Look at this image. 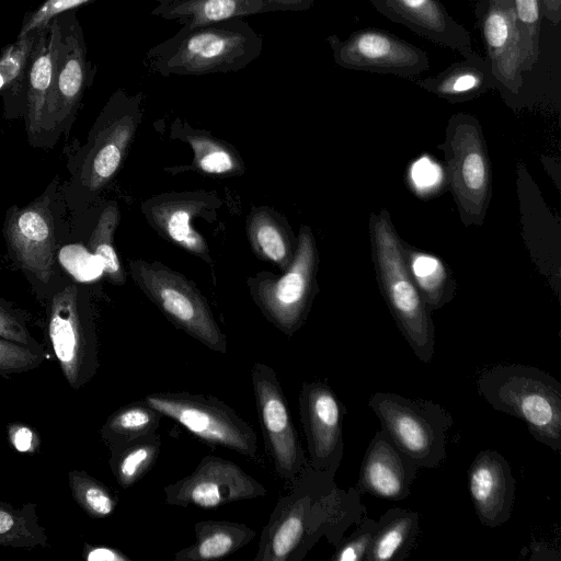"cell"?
Listing matches in <instances>:
<instances>
[{"mask_svg": "<svg viewBox=\"0 0 561 561\" xmlns=\"http://www.w3.org/2000/svg\"><path fill=\"white\" fill-rule=\"evenodd\" d=\"M334 477L306 466L277 501L254 561H301L321 538L335 547L351 526L367 516L360 493L354 486L339 488Z\"/></svg>", "mask_w": 561, "mask_h": 561, "instance_id": "6da1fadb", "label": "cell"}, {"mask_svg": "<svg viewBox=\"0 0 561 561\" xmlns=\"http://www.w3.org/2000/svg\"><path fill=\"white\" fill-rule=\"evenodd\" d=\"M262 36L243 19L182 26L149 48L142 65L162 77L238 72L260 57Z\"/></svg>", "mask_w": 561, "mask_h": 561, "instance_id": "7a4b0ae2", "label": "cell"}, {"mask_svg": "<svg viewBox=\"0 0 561 561\" xmlns=\"http://www.w3.org/2000/svg\"><path fill=\"white\" fill-rule=\"evenodd\" d=\"M479 394L496 411L522 420L531 436L561 450V383L534 366L500 364L482 371Z\"/></svg>", "mask_w": 561, "mask_h": 561, "instance_id": "3957f363", "label": "cell"}, {"mask_svg": "<svg viewBox=\"0 0 561 561\" xmlns=\"http://www.w3.org/2000/svg\"><path fill=\"white\" fill-rule=\"evenodd\" d=\"M369 226L373 255L383 297L416 357L428 364L435 345L431 309L410 275L403 243L386 210L371 215Z\"/></svg>", "mask_w": 561, "mask_h": 561, "instance_id": "277c9868", "label": "cell"}, {"mask_svg": "<svg viewBox=\"0 0 561 561\" xmlns=\"http://www.w3.org/2000/svg\"><path fill=\"white\" fill-rule=\"evenodd\" d=\"M368 407L390 439L419 468H437L447 457V433L454 420L438 403L375 392Z\"/></svg>", "mask_w": 561, "mask_h": 561, "instance_id": "5b68a950", "label": "cell"}, {"mask_svg": "<svg viewBox=\"0 0 561 561\" xmlns=\"http://www.w3.org/2000/svg\"><path fill=\"white\" fill-rule=\"evenodd\" d=\"M129 266L140 289L176 328L210 351L222 354L227 352L226 335L217 324L207 300L192 282L157 262L136 260Z\"/></svg>", "mask_w": 561, "mask_h": 561, "instance_id": "8992f818", "label": "cell"}, {"mask_svg": "<svg viewBox=\"0 0 561 561\" xmlns=\"http://www.w3.org/2000/svg\"><path fill=\"white\" fill-rule=\"evenodd\" d=\"M144 401L209 445L231 449L248 458L256 457L255 431L217 397L190 392H154L147 394Z\"/></svg>", "mask_w": 561, "mask_h": 561, "instance_id": "52a82bcc", "label": "cell"}, {"mask_svg": "<svg viewBox=\"0 0 561 561\" xmlns=\"http://www.w3.org/2000/svg\"><path fill=\"white\" fill-rule=\"evenodd\" d=\"M448 180L465 224L480 225L490 199L491 168L479 122L458 113L451 116L444 145Z\"/></svg>", "mask_w": 561, "mask_h": 561, "instance_id": "ba28073f", "label": "cell"}, {"mask_svg": "<svg viewBox=\"0 0 561 561\" xmlns=\"http://www.w3.org/2000/svg\"><path fill=\"white\" fill-rule=\"evenodd\" d=\"M47 336L68 386L75 390L87 386L100 367L98 340L90 313L81 304L75 285L53 296Z\"/></svg>", "mask_w": 561, "mask_h": 561, "instance_id": "9c48e42d", "label": "cell"}, {"mask_svg": "<svg viewBox=\"0 0 561 561\" xmlns=\"http://www.w3.org/2000/svg\"><path fill=\"white\" fill-rule=\"evenodd\" d=\"M54 50V82L46 106L44 129L70 119L96 73L77 9L61 12L48 23Z\"/></svg>", "mask_w": 561, "mask_h": 561, "instance_id": "30bf717a", "label": "cell"}, {"mask_svg": "<svg viewBox=\"0 0 561 561\" xmlns=\"http://www.w3.org/2000/svg\"><path fill=\"white\" fill-rule=\"evenodd\" d=\"M317 248L311 230L301 226L289 267L279 278L261 276L252 295L265 318L286 335L305 322L311 301L317 267Z\"/></svg>", "mask_w": 561, "mask_h": 561, "instance_id": "8fae6325", "label": "cell"}, {"mask_svg": "<svg viewBox=\"0 0 561 561\" xmlns=\"http://www.w3.org/2000/svg\"><path fill=\"white\" fill-rule=\"evenodd\" d=\"M251 380L266 450L276 473L291 483L309 462L286 397L273 368L263 363L253 364Z\"/></svg>", "mask_w": 561, "mask_h": 561, "instance_id": "7c38bea8", "label": "cell"}, {"mask_svg": "<svg viewBox=\"0 0 561 561\" xmlns=\"http://www.w3.org/2000/svg\"><path fill=\"white\" fill-rule=\"evenodd\" d=\"M327 42L345 69L413 78L430 68L426 51L387 31L364 28L345 39L333 34Z\"/></svg>", "mask_w": 561, "mask_h": 561, "instance_id": "4fadbf2b", "label": "cell"}, {"mask_svg": "<svg viewBox=\"0 0 561 561\" xmlns=\"http://www.w3.org/2000/svg\"><path fill=\"white\" fill-rule=\"evenodd\" d=\"M164 503L201 508L265 496L267 490L237 463L213 455L202 458L186 477L163 488Z\"/></svg>", "mask_w": 561, "mask_h": 561, "instance_id": "5bb4252c", "label": "cell"}, {"mask_svg": "<svg viewBox=\"0 0 561 561\" xmlns=\"http://www.w3.org/2000/svg\"><path fill=\"white\" fill-rule=\"evenodd\" d=\"M298 407L309 465L336 473L344 455V404L327 383L306 381L299 392Z\"/></svg>", "mask_w": 561, "mask_h": 561, "instance_id": "9a60e30c", "label": "cell"}, {"mask_svg": "<svg viewBox=\"0 0 561 561\" xmlns=\"http://www.w3.org/2000/svg\"><path fill=\"white\" fill-rule=\"evenodd\" d=\"M48 197L7 210L3 234L15 263L47 284L54 275L55 226Z\"/></svg>", "mask_w": 561, "mask_h": 561, "instance_id": "2e32d148", "label": "cell"}, {"mask_svg": "<svg viewBox=\"0 0 561 561\" xmlns=\"http://www.w3.org/2000/svg\"><path fill=\"white\" fill-rule=\"evenodd\" d=\"M474 14L500 88L518 94L524 83V55L513 0H479Z\"/></svg>", "mask_w": 561, "mask_h": 561, "instance_id": "e0dca14e", "label": "cell"}, {"mask_svg": "<svg viewBox=\"0 0 561 561\" xmlns=\"http://www.w3.org/2000/svg\"><path fill=\"white\" fill-rule=\"evenodd\" d=\"M139 96H129L117 90L104 108L105 124L100 130L84 169L89 188L106 184L118 170L134 136L139 117Z\"/></svg>", "mask_w": 561, "mask_h": 561, "instance_id": "ac0fdd59", "label": "cell"}, {"mask_svg": "<svg viewBox=\"0 0 561 561\" xmlns=\"http://www.w3.org/2000/svg\"><path fill=\"white\" fill-rule=\"evenodd\" d=\"M392 22L402 24L436 45L448 47L463 58H478L467 28L459 24L439 0H369Z\"/></svg>", "mask_w": 561, "mask_h": 561, "instance_id": "d6986e66", "label": "cell"}, {"mask_svg": "<svg viewBox=\"0 0 561 561\" xmlns=\"http://www.w3.org/2000/svg\"><path fill=\"white\" fill-rule=\"evenodd\" d=\"M468 488L482 525L495 528L510 519L516 480L502 454L493 449L481 450L469 467Z\"/></svg>", "mask_w": 561, "mask_h": 561, "instance_id": "ffe728a7", "label": "cell"}, {"mask_svg": "<svg viewBox=\"0 0 561 561\" xmlns=\"http://www.w3.org/2000/svg\"><path fill=\"white\" fill-rule=\"evenodd\" d=\"M419 467L380 428L370 439L355 489L375 497L401 501L411 493Z\"/></svg>", "mask_w": 561, "mask_h": 561, "instance_id": "44dd1931", "label": "cell"}, {"mask_svg": "<svg viewBox=\"0 0 561 561\" xmlns=\"http://www.w3.org/2000/svg\"><path fill=\"white\" fill-rule=\"evenodd\" d=\"M313 3L314 0H175L158 4L151 14L191 26L262 13L307 11Z\"/></svg>", "mask_w": 561, "mask_h": 561, "instance_id": "7402d4cb", "label": "cell"}, {"mask_svg": "<svg viewBox=\"0 0 561 561\" xmlns=\"http://www.w3.org/2000/svg\"><path fill=\"white\" fill-rule=\"evenodd\" d=\"M54 82V50L49 24L41 28L34 47L26 81L25 128L30 140L44 130L46 106Z\"/></svg>", "mask_w": 561, "mask_h": 561, "instance_id": "603a6c76", "label": "cell"}, {"mask_svg": "<svg viewBox=\"0 0 561 561\" xmlns=\"http://www.w3.org/2000/svg\"><path fill=\"white\" fill-rule=\"evenodd\" d=\"M416 83L451 101L468 100L492 88L500 89L490 62L482 56L458 60L438 75L416 80Z\"/></svg>", "mask_w": 561, "mask_h": 561, "instance_id": "cb8c5ba5", "label": "cell"}, {"mask_svg": "<svg viewBox=\"0 0 561 561\" xmlns=\"http://www.w3.org/2000/svg\"><path fill=\"white\" fill-rule=\"evenodd\" d=\"M196 541L174 553V561H208L228 557L247 546L255 531L236 522L202 520L194 526Z\"/></svg>", "mask_w": 561, "mask_h": 561, "instance_id": "d4e9b609", "label": "cell"}, {"mask_svg": "<svg viewBox=\"0 0 561 561\" xmlns=\"http://www.w3.org/2000/svg\"><path fill=\"white\" fill-rule=\"evenodd\" d=\"M197 199L165 198L148 206L147 216L164 237L186 251L206 260L205 239L191 226L192 217L202 207Z\"/></svg>", "mask_w": 561, "mask_h": 561, "instance_id": "484cf974", "label": "cell"}, {"mask_svg": "<svg viewBox=\"0 0 561 561\" xmlns=\"http://www.w3.org/2000/svg\"><path fill=\"white\" fill-rule=\"evenodd\" d=\"M420 531V514L402 507L387 510L377 522L366 561H402Z\"/></svg>", "mask_w": 561, "mask_h": 561, "instance_id": "4316f807", "label": "cell"}, {"mask_svg": "<svg viewBox=\"0 0 561 561\" xmlns=\"http://www.w3.org/2000/svg\"><path fill=\"white\" fill-rule=\"evenodd\" d=\"M161 444L153 433L108 448V466L118 485L127 489L140 480L154 465Z\"/></svg>", "mask_w": 561, "mask_h": 561, "instance_id": "83f0119b", "label": "cell"}, {"mask_svg": "<svg viewBox=\"0 0 561 561\" xmlns=\"http://www.w3.org/2000/svg\"><path fill=\"white\" fill-rule=\"evenodd\" d=\"M0 546L8 548H46L48 536L39 524L34 502L15 507L0 501Z\"/></svg>", "mask_w": 561, "mask_h": 561, "instance_id": "f1b7e54d", "label": "cell"}, {"mask_svg": "<svg viewBox=\"0 0 561 561\" xmlns=\"http://www.w3.org/2000/svg\"><path fill=\"white\" fill-rule=\"evenodd\" d=\"M41 28L18 37L1 50L0 93L4 96L5 104L16 101L25 108L27 69Z\"/></svg>", "mask_w": 561, "mask_h": 561, "instance_id": "f546056e", "label": "cell"}, {"mask_svg": "<svg viewBox=\"0 0 561 561\" xmlns=\"http://www.w3.org/2000/svg\"><path fill=\"white\" fill-rule=\"evenodd\" d=\"M162 416L145 401L133 402L112 413L101 426L100 435L111 448L157 433Z\"/></svg>", "mask_w": 561, "mask_h": 561, "instance_id": "4dcf8cb0", "label": "cell"}, {"mask_svg": "<svg viewBox=\"0 0 561 561\" xmlns=\"http://www.w3.org/2000/svg\"><path fill=\"white\" fill-rule=\"evenodd\" d=\"M248 234L257 256L275 263L283 271L289 267L295 254L289 236L268 210L257 209L250 215Z\"/></svg>", "mask_w": 561, "mask_h": 561, "instance_id": "1f68e13d", "label": "cell"}, {"mask_svg": "<svg viewBox=\"0 0 561 561\" xmlns=\"http://www.w3.org/2000/svg\"><path fill=\"white\" fill-rule=\"evenodd\" d=\"M410 275L430 309H438L449 300V277L443 262L431 254L403 247Z\"/></svg>", "mask_w": 561, "mask_h": 561, "instance_id": "d6a6232c", "label": "cell"}, {"mask_svg": "<svg viewBox=\"0 0 561 561\" xmlns=\"http://www.w3.org/2000/svg\"><path fill=\"white\" fill-rule=\"evenodd\" d=\"M118 220L119 211L116 205L104 208L91 233L89 247L92 254L99 259L107 279L116 285H123L126 275L113 244Z\"/></svg>", "mask_w": 561, "mask_h": 561, "instance_id": "836d02e7", "label": "cell"}, {"mask_svg": "<svg viewBox=\"0 0 561 561\" xmlns=\"http://www.w3.org/2000/svg\"><path fill=\"white\" fill-rule=\"evenodd\" d=\"M68 484L75 502L92 518L111 516L117 499L100 480L83 470L68 472Z\"/></svg>", "mask_w": 561, "mask_h": 561, "instance_id": "e575fe53", "label": "cell"}, {"mask_svg": "<svg viewBox=\"0 0 561 561\" xmlns=\"http://www.w3.org/2000/svg\"><path fill=\"white\" fill-rule=\"evenodd\" d=\"M187 140L194 152V165L208 174H232L242 172V161L231 147L210 136H190Z\"/></svg>", "mask_w": 561, "mask_h": 561, "instance_id": "d590c367", "label": "cell"}, {"mask_svg": "<svg viewBox=\"0 0 561 561\" xmlns=\"http://www.w3.org/2000/svg\"><path fill=\"white\" fill-rule=\"evenodd\" d=\"M524 55L523 72L539 59L541 12L539 0H513Z\"/></svg>", "mask_w": 561, "mask_h": 561, "instance_id": "8d00e7d4", "label": "cell"}, {"mask_svg": "<svg viewBox=\"0 0 561 561\" xmlns=\"http://www.w3.org/2000/svg\"><path fill=\"white\" fill-rule=\"evenodd\" d=\"M45 353L0 336V377L11 378L37 368Z\"/></svg>", "mask_w": 561, "mask_h": 561, "instance_id": "74e56055", "label": "cell"}, {"mask_svg": "<svg viewBox=\"0 0 561 561\" xmlns=\"http://www.w3.org/2000/svg\"><path fill=\"white\" fill-rule=\"evenodd\" d=\"M377 522L368 516L364 517L356 525V529L348 536L343 537L335 546L330 558L331 561H366L370 548Z\"/></svg>", "mask_w": 561, "mask_h": 561, "instance_id": "f35d334b", "label": "cell"}, {"mask_svg": "<svg viewBox=\"0 0 561 561\" xmlns=\"http://www.w3.org/2000/svg\"><path fill=\"white\" fill-rule=\"evenodd\" d=\"M0 336L12 342L44 352L43 346L31 335L24 312L0 298Z\"/></svg>", "mask_w": 561, "mask_h": 561, "instance_id": "ab89813d", "label": "cell"}, {"mask_svg": "<svg viewBox=\"0 0 561 561\" xmlns=\"http://www.w3.org/2000/svg\"><path fill=\"white\" fill-rule=\"evenodd\" d=\"M91 1L93 0H44L41 5L25 14L18 37L46 26L54 16L61 12L77 9Z\"/></svg>", "mask_w": 561, "mask_h": 561, "instance_id": "60d3db41", "label": "cell"}, {"mask_svg": "<svg viewBox=\"0 0 561 561\" xmlns=\"http://www.w3.org/2000/svg\"><path fill=\"white\" fill-rule=\"evenodd\" d=\"M411 179L420 193L428 192L440 183V168L427 157H423L411 167Z\"/></svg>", "mask_w": 561, "mask_h": 561, "instance_id": "b9f144b4", "label": "cell"}, {"mask_svg": "<svg viewBox=\"0 0 561 561\" xmlns=\"http://www.w3.org/2000/svg\"><path fill=\"white\" fill-rule=\"evenodd\" d=\"M8 440L19 453L34 454L39 448V436L31 426L14 422L8 424Z\"/></svg>", "mask_w": 561, "mask_h": 561, "instance_id": "7bdbcfd3", "label": "cell"}, {"mask_svg": "<svg viewBox=\"0 0 561 561\" xmlns=\"http://www.w3.org/2000/svg\"><path fill=\"white\" fill-rule=\"evenodd\" d=\"M82 557L87 561H126L130 560L122 551L104 547V546H91L85 543L82 551Z\"/></svg>", "mask_w": 561, "mask_h": 561, "instance_id": "ee69618b", "label": "cell"}, {"mask_svg": "<svg viewBox=\"0 0 561 561\" xmlns=\"http://www.w3.org/2000/svg\"><path fill=\"white\" fill-rule=\"evenodd\" d=\"M539 4L543 18L558 26L561 21V0H539Z\"/></svg>", "mask_w": 561, "mask_h": 561, "instance_id": "f6af8a7d", "label": "cell"}, {"mask_svg": "<svg viewBox=\"0 0 561 561\" xmlns=\"http://www.w3.org/2000/svg\"><path fill=\"white\" fill-rule=\"evenodd\" d=\"M154 1H157L158 4H168V3H171V2H173L175 0H154Z\"/></svg>", "mask_w": 561, "mask_h": 561, "instance_id": "bcb514c9", "label": "cell"}]
</instances>
